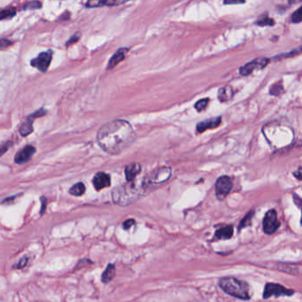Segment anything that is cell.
<instances>
[{
	"label": "cell",
	"instance_id": "1",
	"mask_svg": "<svg viewBox=\"0 0 302 302\" xmlns=\"http://www.w3.org/2000/svg\"><path fill=\"white\" fill-rule=\"evenodd\" d=\"M134 130L125 120H115L101 127L97 135L100 147L107 153L116 155L134 142Z\"/></svg>",
	"mask_w": 302,
	"mask_h": 302
},
{
	"label": "cell",
	"instance_id": "2",
	"mask_svg": "<svg viewBox=\"0 0 302 302\" xmlns=\"http://www.w3.org/2000/svg\"><path fill=\"white\" fill-rule=\"evenodd\" d=\"M145 190L143 185L138 186L133 182L118 186L112 192L113 201L119 206H129L139 200Z\"/></svg>",
	"mask_w": 302,
	"mask_h": 302
},
{
	"label": "cell",
	"instance_id": "3",
	"mask_svg": "<svg viewBox=\"0 0 302 302\" xmlns=\"http://www.w3.org/2000/svg\"><path fill=\"white\" fill-rule=\"evenodd\" d=\"M219 286L223 292L232 297L248 301L251 299V288L248 283L236 277H223L219 280Z\"/></svg>",
	"mask_w": 302,
	"mask_h": 302
},
{
	"label": "cell",
	"instance_id": "4",
	"mask_svg": "<svg viewBox=\"0 0 302 302\" xmlns=\"http://www.w3.org/2000/svg\"><path fill=\"white\" fill-rule=\"evenodd\" d=\"M171 176V168H160L156 169L154 171L147 176L144 180L143 186L145 190L147 189L148 185H159L168 180Z\"/></svg>",
	"mask_w": 302,
	"mask_h": 302
},
{
	"label": "cell",
	"instance_id": "5",
	"mask_svg": "<svg viewBox=\"0 0 302 302\" xmlns=\"http://www.w3.org/2000/svg\"><path fill=\"white\" fill-rule=\"evenodd\" d=\"M294 294V290L287 289L285 286L275 284L268 283L266 284L263 291V298L269 299L270 297H280V296H292Z\"/></svg>",
	"mask_w": 302,
	"mask_h": 302
},
{
	"label": "cell",
	"instance_id": "6",
	"mask_svg": "<svg viewBox=\"0 0 302 302\" xmlns=\"http://www.w3.org/2000/svg\"><path fill=\"white\" fill-rule=\"evenodd\" d=\"M263 231L268 235H271L277 231V229L280 227V223L277 219V214L276 210H269L265 214L263 222Z\"/></svg>",
	"mask_w": 302,
	"mask_h": 302
},
{
	"label": "cell",
	"instance_id": "7",
	"mask_svg": "<svg viewBox=\"0 0 302 302\" xmlns=\"http://www.w3.org/2000/svg\"><path fill=\"white\" fill-rule=\"evenodd\" d=\"M232 189L231 177L223 176L219 177L215 183V195L219 201H223Z\"/></svg>",
	"mask_w": 302,
	"mask_h": 302
},
{
	"label": "cell",
	"instance_id": "8",
	"mask_svg": "<svg viewBox=\"0 0 302 302\" xmlns=\"http://www.w3.org/2000/svg\"><path fill=\"white\" fill-rule=\"evenodd\" d=\"M270 59L267 58H257L253 59L252 61L244 65L243 67H240L239 73L243 76H247L250 75L251 73L254 71L255 69H262L269 64Z\"/></svg>",
	"mask_w": 302,
	"mask_h": 302
},
{
	"label": "cell",
	"instance_id": "9",
	"mask_svg": "<svg viewBox=\"0 0 302 302\" xmlns=\"http://www.w3.org/2000/svg\"><path fill=\"white\" fill-rule=\"evenodd\" d=\"M51 51H44L38 55V58L31 60V65L34 67H37L41 72H46L50 66L51 61Z\"/></svg>",
	"mask_w": 302,
	"mask_h": 302
},
{
	"label": "cell",
	"instance_id": "10",
	"mask_svg": "<svg viewBox=\"0 0 302 302\" xmlns=\"http://www.w3.org/2000/svg\"><path fill=\"white\" fill-rule=\"evenodd\" d=\"M46 113H47V111L41 108V109L38 110L37 112H35L31 115H30L25 122L21 124V128H20V134L23 137L30 135L33 131L34 120L36 118L41 117L43 115H45Z\"/></svg>",
	"mask_w": 302,
	"mask_h": 302
},
{
	"label": "cell",
	"instance_id": "11",
	"mask_svg": "<svg viewBox=\"0 0 302 302\" xmlns=\"http://www.w3.org/2000/svg\"><path fill=\"white\" fill-rule=\"evenodd\" d=\"M36 152V148L32 146H27L21 149L18 151L14 158V161L17 164L26 163L27 161H29L34 153Z\"/></svg>",
	"mask_w": 302,
	"mask_h": 302
},
{
	"label": "cell",
	"instance_id": "12",
	"mask_svg": "<svg viewBox=\"0 0 302 302\" xmlns=\"http://www.w3.org/2000/svg\"><path fill=\"white\" fill-rule=\"evenodd\" d=\"M93 185L97 191H101L105 187H109L111 185V178L108 174L104 172L97 173L93 178Z\"/></svg>",
	"mask_w": 302,
	"mask_h": 302
},
{
	"label": "cell",
	"instance_id": "13",
	"mask_svg": "<svg viewBox=\"0 0 302 302\" xmlns=\"http://www.w3.org/2000/svg\"><path fill=\"white\" fill-rule=\"evenodd\" d=\"M221 122H222V118L221 117L207 119V120H205L203 122L198 123L197 131L199 133H202V132L206 131V130L215 129V128H217L221 124Z\"/></svg>",
	"mask_w": 302,
	"mask_h": 302
},
{
	"label": "cell",
	"instance_id": "14",
	"mask_svg": "<svg viewBox=\"0 0 302 302\" xmlns=\"http://www.w3.org/2000/svg\"><path fill=\"white\" fill-rule=\"evenodd\" d=\"M128 51L127 48H121L112 56V58L110 59L109 63H108V67L107 69H112L114 67H116L118 64L120 63L121 61H122L123 59H125V54Z\"/></svg>",
	"mask_w": 302,
	"mask_h": 302
},
{
	"label": "cell",
	"instance_id": "15",
	"mask_svg": "<svg viewBox=\"0 0 302 302\" xmlns=\"http://www.w3.org/2000/svg\"><path fill=\"white\" fill-rule=\"evenodd\" d=\"M141 171V166L139 163L130 164L125 168V176L128 182H133L136 176Z\"/></svg>",
	"mask_w": 302,
	"mask_h": 302
},
{
	"label": "cell",
	"instance_id": "16",
	"mask_svg": "<svg viewBox=\"0 0 302 302\" xmlns=\"http://www.w3.org/2000/svg\"><path fill=\"white\" fill-rule=\"evenodd\" d=\"M234 233V228L232 225H226V226L222 227L221 229H219L214 234V238L216 239H231Z\"/></svg>",
	"mask_w": 302,
	"mask_h": 302
},
{
	"label": "cell",
	"instance_id": "17",
	"mask_svg": "<svg viewBox=\"0 0 302 302\" xmlns=\"http://www.w3.org/2000/svg\"><path fill=\"white\" fill-rule=\"evenodd\" d=\"M278 269L292 275H302V266L301 265L280 264Z\"/></svg>",
	"mask_w": 302,
	"mask_h": 302
},
{
	"label": "cell",
	"instance_id": "18",
	"mask_svg": "<svg viewBox=\"0 0 302 302\" xmlns=\"http://www.w3.org/2000/svg\"><path fill=\"white\" fill-rule=\"evenodd\" d=\"M115 276V266L113 264H109L101 276V281L104 284H108L113 280Z\"/></svg>",
	"mask_w": 302,
	"mask_h": 302
},
{
	"label": "cell",
	"instance_id": "19",
	"mask_svg": "<svg viewBox=\"0 0 302 302\" xmlns=\"http://www.w3.org/2000/svg\"><path fill=\"white\" fill-rule=\"evenodd\" d=\"M233 89L230 85H227L225 87L220 89L218 92V99L221 102H226L232 99L233 97Z\"/></svg>",
	"mask_w": 302,
	"mask_h": 302
},
{
	"label": "cell",
	"instance_id": "20",
	"mask_svg": "<svg viewBox=\"0 0 302 302\" xmlns=\"http://www.w3.org/2000/svg\"><path fill=\"white\" fill-rule=\"evenodd\" d=\"M85 193V185L83 183H77L75 185H73L70 190L69 193L73 196H82Z\"/></svg>",
	"mask_w": 302,
	"mask_h": 302
},
{
	"label": "cell",
	"instance_id": "21",
	"mask_svg": "<svg viewBox=\"0 0 302 302\" xmlns=\"http://www.w3.org/2000/svg\"><path fill=\"white\" fill-rule=\"evenodd\" d=\"M253 214H254V211H250L249 213L246 214V216L242 219V221L240 222L239 224V230H241L242 228H246V227L249 226L251 223H252V219L253 217Z\"/></svg>",
	"mask_w": 302,
	"mask_h": 302
},
{
	"label": "cell",
	"instance_id": "22",
	"mask_svg": "<svg viewBox=\"0 0 302 302\" xmlns=\"http://www.w3.org/2000/svg\"><path fill=\"white\" fill-rule=\"evenodd\" d=\"M257 25L264 27V26H272L275 24V21L271 18H269L268 15H263L260 17V19H258L255 22Z\"/></svg>",
	"mask_w": 302,
	"mask_h": 302
},
{
	"label": "cell",
	"instance_id": "23",
	"mask_svg": "<svg viewBox=\"0 0 302 302\" xmlns=\"http://www.w3.org/2000/svg\"><path fill=\"white\" fill-rule=\"evenodd\" d=\"M15 13H16V9L14 8V7H10V8L4 9L3 11H1V20H4V19H8V18H11V17H13V15H15Z\"/></svg>",
	"mask_w": 302,
	"mask_h": 302
},
{
	"label": "cell",
	"instance_id": "24",
	"mask_svg": "<svg viewBox=\"0 0 302 302\" xmlns=\"http://www.w3.org/2000/svg\"><path fill=\"white\" fill-rule=\"evenodd\" d=\"M209 102V99H202L201 101H198L197 103L195 104V108L199 112H201L202 110L205 109L207 104Z\"/></svg>",
	"mask_w": 302,
	"mask_h": 302
},
{
	"label": "cell",
	"instance_id": "25",
	"mask_svg": "<svg viewBox=\"0 0 302 302\" xmlns=\"http://www.w3.org/2000/svg\"><path fill=\"white\" fill-rule=\"evenodd\" d=\"M292 21L294 23H299L302 21V6L297 9L292 15Z\"/></svg>",
	"mask_w": 302,
	"mask_h": 302
},
{
	"label": "cell",
	"instance_id": "26",
	"mask_svg": "<svg viewBox=\"0 0 302 302\" xmlns=\"http://www.w3.org/2000/svg\"><path fill=\"white\" fill-rule=\"evenodd\" d=\"M282 92H283V86H282L281 84H274V85L271 86L270 90H269L270 94L274 95V96L279 95Z\"/></svg>",
	"mask_w": 302,
	"mask_h": 302
},
{
	"label": "cell",
	"instance_id": "27",
	"mask_svg": "<svg viewBox=\"0 0 302 302\" xmlns=\"http://www.w3.org/2000/svg\"><path fill=\"white\" fill-rule=\"evenodd\" d=\"M41 6H42V4L40 2L32 1V2H29V3L24 4L23 9L24 10H27V9H39L41 8Z\"/></svg>",
	"mask_w": 302,
	"mask_h": 302
},
{
	"label": "cell",
	"instance_id": "28",
	"mask_svg": "<svg viewBox=\"0 0 302 302\" xmlns=\"http://www.w3.org/2000/svg\"><path fill=\"white\" fill-rule=\"evenodd\" d=\"M29 257L28 256H24V257H22L21 260H19L18 262H17V264L15 265V269H22V268H24L26 265L28 264V261H29Z\"/></svg>",
	"mask_w": 302,
	"mask_h": 302
},
{
	"label": "cell",
	"instance_id": "29",
	"mask_svg": "<svg viewBox=\"0 0 302 302\" xmlns=\"http://www.w3.org/2000/svg\"><path fill=\"white\" fill-rule=\"evenodd\" d=\"M101 5H105V1H89L86 3L87 7H99Z\"/></svg>",
	"mask_w": 302,
	"mask_h": 302
},
{
	"label": "cell",
	"instance_id": "30",
	"mask_svg": "<svg viewBox=\"0 0 302 302\" xmlns=\"http://www.w3.org/2000/svg\"><path fill=\"white\" fill-rule=\"evenodd\" d=\"M80 38H81V34L78 32V33H76L75 35H73L72 36L71 38L67 41V44H66V46L67 47H69L70 45H73V44H75V43L77 42L78 40H79Z\"/></svg>",
	"mask_w": 302,
	"mask_h": 302
},
{
	"label": "cell",
	"instance_id": "31",
	"mask_svg": "<svg viewBox=\"0 0 302 302\" xmlns=\"http://www.w3.org/2000/svg\"><path fill=\"white\" fill-rule=\"evenodd\" d=\"M135 223H136V222H135L134 219H128L122 223V228L124 230H129V229H130V227L134 225Z\"/></svg>",
	"mask_w": 302,
	"mask_h": 302
},
{
	"label": "cell",
	"instance_id": "32",
	"mask_svg": "<svg viewBox=\"0 0 302 302\" xmlns=\"http://www.w3.org/2000/svg\"><path fill=\"white\" fill-rule=\"evenodd\" d=\"M41 201H42V206H41V211H40V214H43L46 211V207H47V199L45 197L41 198Z\"/></svg>",
	"mask_w": 302,
	"mask_h": 302
},
{
	"label": "cell",
	"instance_id": "33",
	"mask_svg": "<svg viewBox=\"0 0 302 302\" xmlns=\"http://www.w3.org/2000/svg\"><path fill=\"white\" fill-rule=\"evenodd\" d=\"M294 176L299 180H302V168H300L297 171H295Z\"/></svg>",
	"mask_w": 302,
	"mask_h": 302
},
{
	"label": "cell",
	"instance_id": "34",
	"mask_svg": "<svg viewBox=\"0 0 302 302\" xmlns=\"http://www.w3.org/2000/svg\"><path fill=\"white\" fill-rule=\"evenodd\" d=\"M245 2L244 1H224V4H244Z\"/></svg>",
	"mask_w": 302,
	"mask_h": 302
},
{
	"label": "cell",
	"instance_id": "35",
	"mask_svg": "<svg viewBox=\"0 0 302 302\" xmlns=\"http://www.w3.org/2000/svg\"><path fill=\"white\" fill-rule=\"evenodd\" d=\"M6 43H10V41H7V40H5V39H2V41H1V48H2V49H4V45H5V46L11 45V44H6Z\"/></svg>",
	"mask_w": 302,
	"mask_h": 302
},
{
	"label": "cell",
	"instance_id": "36",
	"mask_svg": "<svg viewBox=\"0 0 302 302\" xmlns=\"http://www.w3.org/2000/svg\"><path fill=\"white\" fill-rule=\"evenodd\" d=\"M301 223H302V221H301Z\"/></svg>",
	"mask_w": 302,
	"mask_h": 302
}]
</instances>
